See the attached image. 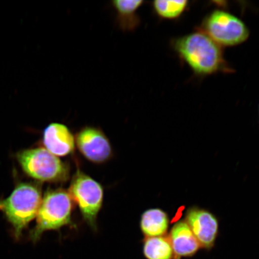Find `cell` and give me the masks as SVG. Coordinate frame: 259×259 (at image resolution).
Returning <instances> with one entry per match:
<instances>
[{
  "label": "cell",
  "mask_w": 259,
  "mask_h": 259,
  "mask_svg": "<svg viewBox=\"0 0 259 259\" xmlns=\"http://www.w3.org/2000/svg\"><path fill=\"white\" fill-rule=\"evenodd\" d=\"M201 31L220 47H234L248 39L250 32L244 22L228 12L217 10L204 19Z\"/></svg>",
  "instance_id": "5"
},
{
  "label": "cell",
  "mask_w": 259,
  "mask_h": 259,
  "mask_svg": "<svg viewBox=\"0 0 259 259\" xmlns=\"http://www.w3.org/2000/svg\"><path fill=\"white\" fill-rule=\"evenodd\" d=\"M175 259L193 257L201 248L186 222L180 221L171 228L169 236Z\"/></svg>",
  "instance_id": "10"
},
{
  "label": "cell",
  "mask_w": 259,
  "mask_h": 259,
  "mask_svg": "<svg viewBox=\"0 0 259 259\" xmlns=\"http://www.w3.org/2000/svg\"><path fill=\"white\" fill-rule=\"evenodd\" d=\"M75 142L80 153L94 163H105L112 156L111 143L100 129L83 127L77 133Z\"/></svg>",
  "instance_id": "7"
},
{
  "label": "cell",
  "mask_w": 259,
  "mask_h": 259,
  "mask_svg": "<svg viewBox=\"0 0 259 259\" xmlns=\"http://www.w3.org/2000/svg\"><path fill=\"white\" fill-rule=\"evenodd\" d=\"M72 199L66 191H49L41 200L36 216V225L31 233V240L37 242L45 232L72 225Z\"/></svg>",
  "instance_id": "3"
},
{
  "label": "cell",
  "mask_w": 259,
  "mask_h": 259,
  "mask_svg": "<svg viewBox=\"0 0 259 259\" xmlns=\"http://www.w3.org/2000/svg\"><path fill=\"white\" fill-rule=\"evenodd\" d=\"M173 48L184 62L199 75L231 72L221 47L200 31L173 41Z\"/></svg>",
  "instance_id": "1"
},
{
  "label": "cell",
  "mask_w": 259,
  "mask_h": 259,
  "mask_svg": "<svg viewBox=\"0 0 259 259\" xmlns=\"http://www.w3.org/2000/svg\"><path fill=\"white\" fill-rule=\"evenodd\" d=\"M16 158L25 174L41 182H64L69 177V168L46 148L19 152Z\"/></svg>",
  "instance_id": "4"
},
{
  "label": "cell",
  "mask_w": 259,
  "mask_h": 259,
  "mask_svg": "<svg viewBox=\"0 0 259 259\" xmlns=\"http://www.w3.org/2000/svg\"><path fill=\"white\" fill-rule=\"evenodd\" d=\"M69 193L86 222L96 230L97 215L103 200L102 186L92 177L77 170L71 183Z\"/></svg>",
  "instance_id": "6"
},
{
  "label": "cell",
  "mask_w": 259,
  "mask_h": 259,
  "mask_svg": "<svg viewBox=\"0 0 259 259\" xmlns=\"http://www.w3.org/2000/svg\"><path fill=\"white\" fill-rule=\"evenodd\" d=\"M43 142L45 148L56 156L63 157L72 154L75 147V139L64 124L53 122L45 128Z\"/></svg>",
  "instance_id": "9"
},
{
  "label": "cell",
  "mask_w": 259,
  "mask_h": 259,
  "mask_svg": "<svg viewBox=\"0 0 259 259\" xmlns=\"http://www.w3.org/2000/svg\"><path fill=\"white\" fill-rule=\"evenodd\" d=\"M143 252L147 259H175L169 239L165 236L146 237Z\"/></svg>",
  "instance_id": "13"
},
{
  "label": "cell",
  "mask_w": 259,
  "mask_h": 259,
  "mask_svg": "<svg viewBox=\"0 0 259 259\" xmlns=\"http://www.w3.org/2000/svg\"><path fill=\"white\" fill-rule=\"evenodd\" d=\"M186 223L201 248L210 250L214 246L218 236L219 222L211 212L198 208H190L186 213Z\"/></svg>",
  "instance_id": "8"
},
{
  "label": "cell",
  "mask_w": 259,
  "mask_h": 259,
  "mask_svg": "<svg viewBox=\"0 0 259 259\" xmlns=\"http://www.w3.org/2000/svg\"><path fill=\"white\" fill-rule=\"evenodd\" d=\"M141 229L146 237H158L166 234L169 220L166 212L158 208L146 210L142 215Z\"/></svg>",
  "instance_id": "11"
},
{
  "label": "cell",
  "mask_w": 259,
  "mask_h": 259,
  "mask_svg": "<svg viewBox=\"0 0 259 259\" xmlns=\"http://www.w3.org/2000/svg\"><path fill=\"white\" fill-rule=\"evenodd\" d=\"M40 188L33 184L22 183L8 198L0 200V210L14 229L18 240L23 230L36 218L41 202Z\"/></svg>",
  "instance_id": "2"
},
{
  "label": "cell",
  "mask_w": 259,
  "mask_h": 259,
  "mask_svg": "<svg viewBox=\"0 0 259 259\" xmlns=\"http://www.w3.org/2000/svg\"><path fill=\"white\" fill-rule=\"evenodd\" d=\"M143 1L135 0H116L112 2L113 8L117 13V23L119 28L124 31H134L140 24V19L137 14Z\"/></svg>",
  "instance_id": "12"
},
{
  "label": "cell",
  "mask_w": 259,
  "mask_h": 259,
  "mask_svg": "<svg viewBox=\"0 0 259 259\" xmlns=\"http://www.w3.org/2000/svg\"><path fill=\"white\" fill-rule=\"evenodd\" d=\"M188 1H165L157 0L153 3L155 13L160 18L164 19H175L185 12L188 6Z\"/></svg>",
  "instance_id": "14"
}]
</instances>
